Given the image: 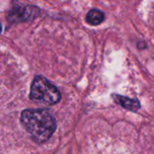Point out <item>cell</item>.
I'll return each mask as SVG.
<instances>
[{"mask_svg":"<svg viewBox=\"0 0 154 154\" xmlns=\"http://www.w3.org/2000/svg\"><path fill=\"white\" fill-rule=\"evenodd\" d=\"M20 121L37 143L47 142L57 127L54 116L47 109H25L21 114Z\"/></svg>","mask_w":154,"mask_h":154,"instance_id":"1","label":"cell"},{"mask_svg":"<svg viewBox=\"0 0 154 154\" xmlns=\"http://www.w3.org/2000/svg\"><path fill=\"white\" fill-rule=\"evenodd\" d=\"M30 99L39 101L47 106L59 103L61 99L60 90L42 76H35L30 90Z\"/></svg>","mask_w":154,"mask_h":154,"instance_id":"2","label":"cell"},{"mask_svg":"<svg viewBox=\"0 0 154 154\" xmlns=\"http://www.w3.org/2000/svg\"><path fill=\"white\" fill-rule=\"evenodd\" d=\"M40 9L33 5H21L14 7L9 14L8 18L12 22H27L33 20L39 15Z\"/></svg>","mask_w":154,"mask_h":154,"instance_id":"3","label":"cell"},{"mask_svg":"<svg viewBox=\"0 0 154 154\" xmlns=\"http://www.w3.org/2000/svg\"><path fill=\"white\" fill-rule=\"evenodd\" d=\"M1 31H2V23H0V32H1Z\"/></svg>","mask_w":154,"mask_h":154,"instance_id":"6","label":"cell"},{"mask_svg":"<svg viewBox=\"0 0 154 154\" xmlns=\"http://www.w3.org/2000/svg\"><path fill=\"white\" fill-rule=\"evenodd\" d=\"M112 97L116 103H117L118 105H120L121 106H123L124 108L127 110L136 112L141 107V104L137 99H132V98L123 97L120 95H113Z\"/></svg>","mask_w":154,"mask_h":154,"instance_id":"4","label":"cell"},{"mask_svg":"<svg viewBox=\"0 0 154 154\" xmlns=\"http://www.w3.org/2000/svg\"><path fill=\"white\" fill-rule=\"evenodd\" d=\"M104 20H105V14L98 9L90 10L86 16L87 23H89L90 25H94V26L102 23Z\"/></svg>","mask_w":154,"mask_h":154,"instance_id":"5","label":"cell"}]
</instances>
